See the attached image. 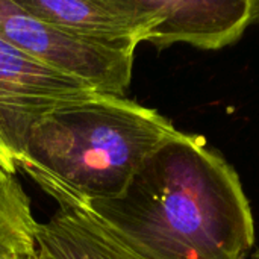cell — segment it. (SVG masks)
Wrapping results in <instances>:
<instances>
[{
  "label": "cell",
  "mask_w": 259,
  "mask_h": 259,
  "mask_svg": "<svg viewBox=\"0 0 259 259\" xmlns=\"http://www.w3.org/2000/svg\"><path fill=\"white\" fill-rule=\"evenodd\" d=\"M179 134L156 109L94 94L38 120L17 168L61 211L90 209L121 197L146 161Z\"/></svg>",
  "instance_id": "2"
},
{
  "label": "cell",
  "mask_w": 259,
  "mask_h": 259,
  "mask_svg": "<svg viewBox=\"0 0 259 259\" xmlns=\"http://www.w3.org/2000/svg\"><path fill=\"white\" fill-rule=\"evenodd\" d=\"M0 36L42 65L88 85L99 94L126 97L135 55L97 46L38 18L18 0H0Z\"/></svg>",
  "instance_id": "3"
},
{
  "label": "cell",
  "mask_w": 259,
  "mask_h": 259,
  "mask_svg": "<svg viewBox=\"0 0 259 259\" xmlns=\"http://www.w3.org/2000/svg\"><path fill=\"white\" fill-rule=\"evenodd\" d=\"M158 20L147 42L167 49L176 42L219 50L237 42L256 18L255 0H156Z\"/></svg>",
  "instance_id": "6"
},
{
  "label": "cell",
  "mask_w": 259,
  "mask_h": 259,
  "mask_svg": "<svg viewBox=\"0 0 259 259\" xmlns=\"http://www.w3.org/2000/svg\"><path fill=\"white\" fill-rule=\"evenodd\" d=\"M256 18L259 20V2H258V14H256Z\"/></svg>",
  "instance_id": "9"
},
{
  "label": "cell",
  "mask_w": 259,
  "mask_h": 259,
  "mask_svg": "<svg viewBox=\"0 0 259 259\" xmlns=\"http://www.w3.org/2000/svg\"><path fill=\"white\" fill-rule=\"evenodd\" d=\"M35 259L147 258L91 209H59L39 225Z\"/></svg>",
  "instance_id": "7"
},
{
  "label": "cell",
  "mask_w": 259,
  "mask_h": 259,
  "mask_svg": "<svg viewBox=\"0 0 259 259\" xmlns=\"http://www.w3.org/2000/svg\"><path fill=\"white\" fill-rule=\"evenodd\" d=\"M15 173L0 170V259H35L39 229Z\"/></svg>",
  "instance_id": "8"
},
{
  "label": "cell",
  "mask_w": 259,
  "mask_h": 259,
  "mask_svg": "<svg viewBox=\"0 0 259 259\" xmlns=\"http://www.w3.org/2000/svg\"><path fill=\"white\" fill-rule=\"evenodd\" d=\"M90 209L147 259H250L255 244L240 176L202 135L181 132L121 197Z\"/></svg>",
  "instance_id": "1"
},
{
  "label": "cell",
  "mask_w": 259,
  "mask_h": 259,
  "mask_svg": "<svg viewBox=\"0 0 259 259\" xmlns=\"http://www.w3.org/2000/svg\"><path fill=\"white\" fill-rule=\"evenodd\" d=\"M2 168H3V164H2V161H0V170H2ZM3 170H5V168H3Z\"/></svg>",
  "instance_id": "10"
},
{
  "label": "cell",
  "mask_w": 259,
  "mask_h": 259,
  "mask_svg": "<svg viewBox=\"0 0 259 259\" xmlns=\"http://www.w3.org/2000/svg\"><path fill=\"white\" fill-rule=\"evenodd\" d=\"M38 18L97 46L135 55L158 20L156 0H18Z\"/></svg>",
  "instance_id": "5"
},
{
  "label": "cell",
  "mask_w": 259,
  "mask_h": 259,
  "mask_svg": "<svg viewBox=\"0 0 259 259\" xmlns=\"http://www.w3.org/2000/svg\"><path fill=\"white\" fill-rule=\"evenodd\" d=\"M253 259H259V255H258V256H256V258H253Z\"/></svg>",
  "instance_id": "11"
},
{
  "label": "cell",
  "mask_w": 259,
  "mask_h": 259,
  "mask_svg": "<svg viewBox=\"0 0 259 259\" xmlns=\"http://www.w3.org/2000/svg\"><path fill=\"white\" fill-rule=\"evenodd\" d=\"M96 93L61 74L0 36V161L17 171L32 126L49 112Z\"/></svg>",
  "instance_id": "4"
}]
</instances>
